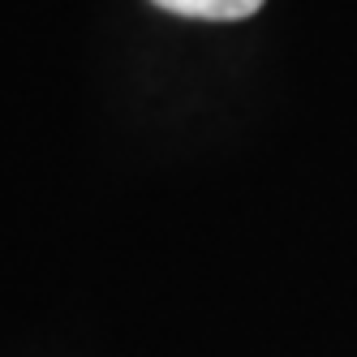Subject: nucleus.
<instances>
[{"instance_id":"nucleus-1","label":"nucleus","mask_w":357,"mask_h":357,"mask_svg":"<svg viewBox=\"0 0 357 357\" xmlns=\"http://www.w3.org/2000/svg\"><path fill=\"white\" fill-rule=\"evenodd\" d=\"M164 13H181V17H202V22H241L250 13L263 9V0H151Z\"/></svg>"}]
</instances>
